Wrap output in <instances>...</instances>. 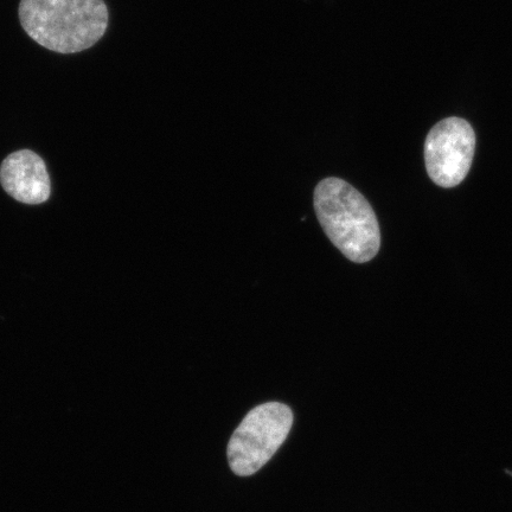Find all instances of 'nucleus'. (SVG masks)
<instances>
[{"instance_id": "3", "label": "nucleus", "mask_w": 512, "mask_h": 512, "mask_svg": "<svg viewBox=\"0 0 512 512\" xmlns=\"http://www.w3.org/2000/svg\"><path fill=\"white\" fill-rule=\"evenodd\" d=\"M292 425L293 413L283 403L270 402L252 409L230 438V469L241 477L254 475L284 444Z\"/></svg>"}, {"instance_id": "4", "label": "nucleus", "mask_w": 512, "mask_h": 512, "mask_svg": "<svg viewBox=\"0 0 512 512\" xmlns=\"http://www.w3.org/2000/svg\"><path fill=\"white\" fill-rule=\"evenodd\" d=\"M476 150V134L466 120L447 118L435 125L426 138L427 174L441 188H454L471 169Z\"/></svg>"}, {"instance_id": "5", "label": "nucleus", "mask_w": 512, "mask_h": 512, "mask_svg": "<svg viewBox=\"0 0 512 512\" xmlns=\"http://www.w3.org/2000/svg\"><path fill=\"white\" fill-rule=\"evenodd\" d=\"M0 182L15 200L41 204L50 196V178L44 160L37 153L21 150L11 153L0 166Z\"/></svg>"}, {"instance_id": "2", "label": "nucleus", "mask_w": 512, "mask_h": 512, "mask_svg": "<svg viewBox=\"0 0 512 512\" xmlns=\"http://www.w3.org/2000/svg\"><path fill=\"white\" fill-rule=\"evenodd\" d=\"M320 226L345 258L366 264L381 247L379 221L360 191L343 179L326 178L315 190Z\"/></svg>"}, {"instance_id": "1", "label": "nucleus", "mask_w": 512, "mask_h": 512, "mask_svg": "<svg viewBox=\"0 0 512 512\" xmlns=\"http://www.w3.org/2000/svg\"><path fill=\"white\" fill-rule=\"evenodd\" d=\"M18 15L32 40L59 54L92 48L108 27L104 0H21Z\"/></svg>"}]
</instances>
